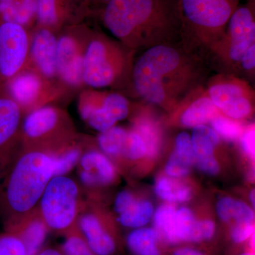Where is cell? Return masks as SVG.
Listing matches in <instances>:
<instances>
[{"label": "cell", "instance_id": "41", "mask_svg": "<svg viewBox=\"0 0 255 255\" xmlns=\"http://www.w3.org/2000/svg\"><path fill=\"white\" fill-rule=\"evenodd\" d=\"M241 145L245 153L251 159H255V130L254 126L244 130L241 137Z\"/></svg>", "mask_w": 255, "mask_h": 255}, {"label": "cell", "instance_id": "42", "mask_svg": "<svg viewBox=\"0 0 255 255\" xmlns=\"http://www.w3.org/2000/svg\"><path fill=\"white\" fill-rule=\"evenodd\" d=\"M242 68L247 71L253 70L255 67V43L249 47L241 58Z\"/></svg>", "mask_w": 255, "mask_h": 255}, {"label": "cell", "instance_id": "14", "mask_svg": "<svg viewBox=\"0 0 255 255\" xmlns=\"http://www.w3.org/2000/svg\"><path fill=\"white\" fill-rule=\"evenodd\" d=\"M80 233L87 245L97 255H112L116 243L104 228L100 219L93 214H85L79 221Z\"/></svg>", "mask_w": 255, "mask_h": 255}, {"label": "cell", "instance_id": "38", "mask_svg": "<svg viewBox=\"0 0 255 255\" xmlns=\"http://www.w3.org/2000/svg\"><path fill=\"white\" fill-rule=\"evenodd\" d=\"M192 167L190 164L178 157L173 152L166 164L165 172L171 177H186L190 173Z\"/></svg>", "mask_w": 255, "mask_h": 255}, {"label": "cell", "instance_id": "2", "mask_svg": "<svg viewBox=\"0 0 255 255\" xmlns=\"http://www.w3.org/2000/svg\"><path fill=\"white\" fill-rule=\"evenodd\" d=\"M192 55L174 44L145 50L132 66V80L138 95L150 103L167 106L184 97L199 73Z\"/></svg>", "mask_w": 255, "mask_h": 255}, {"label": "cell", "instance_id": "27", "mask_svg": "<svg viewBox=\"0 0 255 255\" xmlns=\"http://www.w3.org/2000/svg\"><path fill=\"white\" fill-rule=\"evenodd\" d=\"M196 221L192 211L188 208L182 207L176 210L171 245L189 242Z\"/></svg>", "mask_w": 255, "mask_h": 255}, {"label": "cell", "instance_id": "19", "mask_svg": "<svg viewBox=\"0 0 255 255\" xmlns=\"http://www.w3.org/2000/svg\"><path fill=\"white\" fill-rule=\"evenodd\" d=\"M153 214V206L150 201L137 200L135 198L119 213V221L125 227L140 228L150 222Z\"/></svg>", "mask_w": 255, "mask_h": 255}, {"label": "cell", "instance_id": "4", "mask_svg": "<svg viewBox=\"0 0 255 255\" xmlns=\"http://www.w3.org/2000/svg\"><path fill=\"white\" fill-rule=\"evenodd\" d=\"M53 177V166L49 154L33 150L21 156L7 174L0 200L10 212L23 214L41 199Z\"/></svg>", "mask_w": 255, "mask_h": 255}, {"label": "cell", "instance_id": "17", "mask_svg": "<svg viewBox=\"0 0 255 255\" xmlns=\"http://www.w3.org/2000/svg\"><path fill=\"white\" fill-rule=\"evenodd\" d=\"M220 111L209 97H201L193 102L181 116V123L184 127L194 128L210 123Z\"/></svg>", "mask_w": 255, "mask_h": 255}, {"label": "cell", "instance_id": "30", "mask_svg": "<svg viewBox=\"0 0 255 255\" xmlns=\"http://www.w3.org/2000/svg\"><path fill=\"white\" fill-rule=\"evenodd\" d=\"M210 123L211 128L217 132L219 137L228 141H235L241 139L245 130L241 123L221 114L213 119Z\"/></svg>", "mask_w": 255, "mask_h": 255}, {"label": "cell", "instance_id": "3", "mask_svg": "<svg viewBox=\"0 0 255 255\" xmlns=\"http://www.w3.org/2000/svg\"><path fill=\"white\" fill-rule=\"evenodd\" d=\"M184 48L214 50L224 38L228 21L241 0H178Z\"/></svg>", "mask_w": 255, "mask_h": 255}, {"label": "cell", "instance_id": "22", "mask_svg": "<svg viewBox=\"0 0 255 255\" xmlns=\"http://www.w3.org/2000/svg\"><path fill=\"white\" fill-rule=\"evenodd\" d=\"M155 194L162 200L169 203H183L190 200V188L171 177H161L156 182Z\"/></svg>", "mask_w": 255, "mask_h": 255}, {"label": "cell", "instance_id": "12", "mask_svg": "<svg viewBox=\"0 0 255 255\" xmlns=\"http://www.w3.org/2000/svg\"><path fill=\"white\" fill-rule=\"evenodd\" d=\"M79 164L80 179L88 187L107 185L114 182L117 176L110 159L97 151H90L81 155Z\"/></svg>", "mask_w": 255, "mask_h": 255}, {"label": "cell", "instance_id": "1", "mask_svg": "<svg viewBox=\"0 0 255 255\" xmlns=\"http://www.w3.org/2000/svg\"><path fill=\"white\" fill-rule=\"evenodd\" d=\"M102 19L130 50L173 44L182 36L178 0H112L106 4Z\"/></svg>", "mask_w": 255, "mask_h": 255}, {"label": "cell", "instance_id": "32", "mask_svg": "<svg viewBox=\"0 0 255 255\" xmlns=\"http://www.w3.org/2000/svg\"><path fill=\"white\" fill-rule=\"evenodd\" d=\"M147 155V149L141 136L135 130L128 132L122 156L130 160H138Z\"/></svg>", "mask_w": 255, "mask_h": 255}, {"label": "cell", "instance_id": "35", "mask_svg": "<svg viewBox=\"0 0 255 255\" xmlns=\"http://www.w3.org/2000/svg\"><path fill=\"white\" fill-rule=\"evenodd\" d=\"M36 13L43 24L51 26L58 21L56 0H36Z\"/></svg>", "mask_w": 255, "mask_h": 255}, {"label": "cell", "instance_id": "10", "mask_svg": "<svg viewBox=\"0 0 255 255\" xmlns=\"http://www.w3.org/2000/svg\"><path fill=\"white\" fill-rule=\"evenodd\" d=\"M21 107L9 95L0 92V181L9 169L11 149L19 127Z\"/></svg>", "mask_w": 255, "mask_h": 255}, {"label": "cell", "instance_id": "29", "mask_svg": "<svg viewBox=\"0 0 255 255\" xmlns=\"http://www.w3.org/2000/svg\"><path fill=\"white\" fill-rule=\"evenodd\" d=\"M53 162V177L64 176L78 163L81 152L78 147L64 149L58 153H48Z\"/></svg>", "mask_w": 255, "mask_h": 255}, {"label": "cell", "instance_id": "24", "mask_svg": "<svg viewBox=\"0 0 255 255\" xmlns=\"http://www.w3.org/2000/svg\"><path fill=\"white\" fill-rule=\"evenodd\" d=\"M191 140L196 157H208L214 155L220 137L212 128L201 125L193 128Z\"/></svg>", "mask_w": 255, "mask_h": 255}, {"label": "cell", "instance_id": "5", "mask_svg": "<svg viewBox=\"0 0 255 255\" xmlns=\"http://www.w3.org/2000/svg\"><path fill=\"white\" fill-rule=\"evenodd\" d=\"M124 56L122 50L107 38H94L84 51V83L94 88L113 85L128 65Z\"/></svg>", "mask_w": 255, "mask_h": 255}, {"label": "cell", "instance_id": "31", "mask_svg": "<svg viewBox=\"0 0 255 255\" xmlns=\"http://www.w3.org/2000/svg\"><path fill=\"white\" fill-rule=\"evenodd\" d=\"M101 106L117 122L124 120L128 115V101L120 94L112 93L107 95Z\"/></svg>", "mask_w": 255, "mask_h": 255}, {"label": "cell", "instance_id": "23", "mask_svg": "<svg viewBox=\"0 0 255 255\" xmlns=\"http://www.w3.org/2000/svg\"><path fill=\"white\" fill-rule=\"evenodd\" d=\"M133 130L141 136L147 149V157L154 158L159 153L162 145V132L158 124L149 117L137 119Z\"/></svg>", "mask_w": 255, "mask_h": 255}, {"label": "cell", "instance_id": "9", "mask_svg": "<svg viewBox=\"0 0 255 255\" xmlns=\"http://www.w3.org/2000/svg\"><path fill=\"white\" fill-rule=\"evenodd\" d=\"M247 88L241 83L224 82L209 89V98L220 112L229 118L239 120L253 112V105Z\"/></svg>", "mask_w": 255, "mask_h": 255}, {"label": "cell", "instance_id": "26", "mask_svg": "<svg viewBox=\"0 0 255 255\" xmlns=\"http://www.w3.org/2000/svg\"><path fill=\"white\" fill-rule=\"evenodd\" d=\"M176 208L172 204L159 206L153 214L154 229L161 240L170 245Z\"/></svg>", "mask_w": 255, "mask_h": 255}, {"label": "cell", "instance_id": "33", "mask_svg": "<svg viewBox=\"0 0 255 255\" xmlns=\"http://www.w3.org/2000/svg\"><path fill=\"white\" fill-rule=\"evenodd\" d=\"M62 250L63 255H97L90 249L81 233H70Z\"/></svg>", "mask_w": 255, "mask_h": 255}, {"label": "cell", "instance_id": "6", "mask_svg": "<svg viewBox=\"0 0 255 255\" xmlns=\"http://www.w3.org/2000/svg\"><path fill=\"white\" fill-rule=\"evenodd\" d=\"M78 188L70 178L53 177L41 199L42 219L48 228L56 231L68 229L78 211Z\"/></svg>", "mask_w": 255, "mask_h": 255}, {"label": "cell", "instance_id": "16", "mask_svg": "<svg viewBox=\"0 0 255 255\" xmlns=\"http://www.w3.org/2000/svg\"><path fill=\"white\" fill-rule=\"evenodd\" d=\"M42 82L36 73L21 71L11 79L7 86L10 97L20 107L34 103L41 92Z\"/></svg>", "mask_w": 255, "mask_h": 255}, {"label": "cell", "instance_id": "43", "mask_svg": "<svg viewBox=\"0 0 255 255\" xmlns=\"http://www.w3.org/2000/svg\"><path fill=\"white\" fill-rule=\"evenodd\" d=\"M174 255H204L200 252L196 251V250L191 249V248H180L174 252Z\"/></svg>", "mask_w": 255, "mask_h": 255}, {"label": "cell", "instance_id": "39", "mask_svg": "<svg viewBox=\"0 0 255 255\" xmlns=\"http://www.w3.org/2000/svg\"><path fill=\"white\" fill-rule=\"evenodd\" d=\"M254 231V223H236L231 229V237L235 243H241L251 237Z\"/></svg>", "mask_w": 255, "mask_h": 255}, {"label": "cell", "instance_id": "28", "mask_svg": "<svg viewBox=\"0 0 255 255\" xmlns=\"http://www.w3.org/2000/svg\"><path fill=\"white\" fill-rule=\"evenodd\" d=\"M35 12L36 0H14L9 9L0 16L3 21L16 23L23 26L30 21Z\"/></svg>", "mask_w": 255, "mask_h": 255}, {"label": "cell", "instance_id": "7", "mask_svg": "<svg viewBox=\"0 0 255 255\" xmlns=\"http://www.w3.org/2000/svg\"><path fill=\"white\" fill-rule=\"evenodd\" d=\"M29 42L22 26L0 20V92L6 91L11 79L21 71Z\"/></svg>", "mask_w": 255, "mask_h": 255}, {"label": "cell", "instance_id": "11", "mask_svg": "<svg viewBox=\"0 0 255 255\" xmlns=\"http://www.w3.org/2000/svg\"><path fill=\"white\" fill-rule=\"evenodd\" d=\"M84 52L78 42L70 36L58 39L57 73L65 83L78 86L83 82Z\"/></svg>", "mask_w": 255, "mask_h": 255}, {"label": "cell", "instance_id": "15", "mask_svg": "<svg viewBox=\"0 0 255 255\" xmlns=\"http://www.w3.org/2000/svg\"><path fill=\"white\" fill-rule=\"evenodd\" d=\"M60 114L53 107H40L31 112L25 119L23 130L30 140H41L51 135L58 127Z\"/></svg>", "mask_w": 255, "mask_h": 255}, {"label": "cell", "instance_id": "46", "mask_svg": "<svg viewBox=\"0 0 255 255\" xmlns=\"http://www.w3.org/2000/svg\"><path fill=\"white\" fill-rule=\"evenodd\" d=\"M255 190L253 189V191L251 192V195H250V198H251V201L252 204H253V206H255Z\"/></svg>", "mask_w": 255, "mask_h": 255}, {"label": "cell", "instance_id": "20", "mask_svg": "<svg viewBox=\"0 0 255 255\" xmlns=\"http://www.w3.org/2000/svg\"><path fill=\"white\" fill-rule=\"evenodd\" d=\"M216 212L220 219L226 223H254L255 214L246 203L230 197H223L218 201Z\"/></svg>", "mask_w": 255, "mask_h": 255}, {"label": "cell", "instance_id": "34", "mask_svg": "<svg viewBox=\"0 0 255 255\" xmlns=\"http://www.w3.org/2000/svg\"><path fill=\"white\" fill-rule=\"evenodd\" d=\"M174 153L184 161L194 166L195 163V152L191 143V136L187 132H182L175 140Z\"/></svg>", "mask_w": 255, "mask_h": 255}, {"label": "cell", "instance_id": "48", "mask_svg": "<svg viewBox=\"0 0 255 255\" xmlns=\"http://www.w3.org/2000/svg\"><path fill=\"white\" fill-rule=\"evenodd\" d=\"M240 255H253V253H243V254H241Z\"/></svg>", "mask_w": 255, "mask_h": 255}, {"label": "cell", "instance_id": "18", "mask_svg": "<svg viewBox=\"0 0 255 255\" xmlns=\"http://www.w3.org/2000/svg\"><path fill=\"white\" fill-rule=\"evenodd\" d=\"M47 231L48 226L43 219H34L9 233L16 235L22 241L26 255H36L46 240Z\"/></svg>", "mask_w": 255, "mask_h": 255}, {"label": "cell", "instance_id": "44", "mask_svg": "<svg viewBox=\"0 0 255 255\" xmlns=\"http://www.w3.org/2000/svg\"><path fill=\"white\" fill-rule=\"evenodd\" d=\"M14 0H0V16L9 9Z\"/></svg>", "mask_w": 255, "mask_h": 255}, {"label": "cell", "instance_id": "40", "mask_svg": "<svg viewBox=\"0 0 255 255\" xmlns=\"http://www.w3.org/2000/svg\"><path fill=\"white\" fill-rule=\"evenodd\" d=\"M194 165L201 172L209 175H216L220 170L219 162L214 155L196 157Z\"/></svg>", "mask_w": 255, "mask_h": 255}, {"label": "cell", "instance_id": "37", "mask_svg": "<svg viewBox=\"0 0 255 255\" xmlns=\"http://www.w3.org/2000/svg\"><path fill=\"white\" fill-rule=\"evenodd\" d=\"M216 226L214 221L211 220H196L195 224L191 231L189 242L199 243V242L209 241L214 236Z\"/></svg>", "mask_w": 255, "mask_h": 255}, {"label": "cell", "instance_id": "36", "mask_svg": "<svg viewBox=\"0 0 255 255\" xmlns=\"http://www.w3.org/2000/svg\"><path fill=\"white\" fill-rule=\"evenodd\" d=\"M0 255H26L22 241L13 233L0 236Z\"/></svg>", "mask_w": 255, "mask_h": 255}, {"label": "cell", "instance_id": "47", "mask_svg": "<svg viewBox=\"0 0 255 255\" xmlns=\"http://www.w3.org/2000/svg\"><path fill=\"white\" fill-rule=\"evenodd\" d=\"M98 1H102V2L105 3V4H107V3L110 2L112 0H98Z\"/></svg>", "mask_w": 255, "mask_h": 255}, {"label": "cell", "instance_id": "45", "mask_svg": "<svg viewBox=\"0 0 255 255\" xmlns=\"http://www.w3.org/2000/svg\"><path fill=\"white\" fill-rule=\"evenodd\" d=\"M36 255H63L61 252L54 249H46L44 251L38 252Z\"/></svg>", "mask_w": 255, "mask_h": 255}, {"label": "cell", "instance_id": "13", "mask_svg": "<svg viewBox=\"0 0 255 255\" xmlns=\"http://www.w3.org/2000/svg\"><path fill=\"white\" fill-rule=\"evenodd\" d=\"M57 48L58 39L46 28L37 31L33 37L30 46L32 59L46 78H53L57 74Z\"/></svg>", "mask_w": 255, "mask_h": 255}, {"label": "cell", "instance_id": "8", "mask_svg": "<svg viewBox=\"0 0 255 255\" xmlns=\"http://www.w3.org/2000/svg\"><path fill=\"white\" fill-rule=\"evenodd\" d=\"M255 41V1L238 6L230 18L226 34L214 50L221 49L231 63H241L246 50Z\"/></svg>", "mask_w": 255, "mask_h": 255}, {"label": "cell", "instance_id": "21", "mask_svg": "<svg viewBox=\"0 0 255 255\" xmlns=\"http://www.w3.org/2000/svg\"><path fill=\"white\" fill-rule=\"evenodd\" d=\"M157 241L158 236L154 228H137L127 238L128 246L135 255H161Z\"/></svg>", "mask_w": 255, "mask_h": 255}, {"label": "cell", "instance_id": "25", "mask_svg": "<svg viewBox=\"0 0 255 255\" xmlns=\"http://www.w3.org/2000/svg\"><path fill=\"white\" fill-rule=\"evenodd\" d=\"M127 135L128 131L122 128L113 127L100 132L98 144L101 150L107 155L112 157L122 156Z\"/></svg>", "mask_w": 255, "mask_h": 255}]
</instances>
